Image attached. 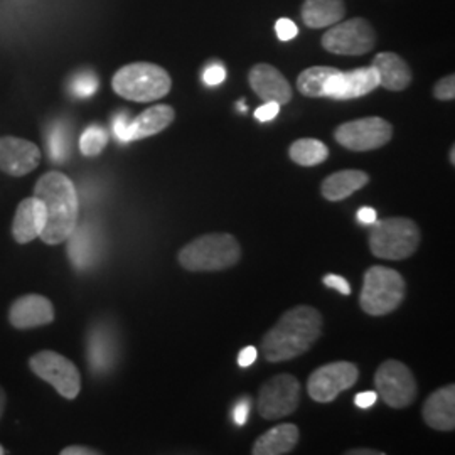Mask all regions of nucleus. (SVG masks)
Instances as JSON below:
<instances>
[{
	"instance_id": "nucleus-1",
	"label": "nucleus",
	"mask_w": 455,
	"mask_h": 455,
	"mask_svg": "<svg viewBox=\"0 0 455 455\" xmlns=\"http://www.w3.org/2000/svg\"><path fill=\"white\" fill-rule=\"evenodd\" d=\"M323 314L310 306L287 310L261 339V353L270 363L306 355L323 336Z\"/></svg>"
},
{
	"instance_id": "nucleus-2",
	"label": "nucleus",
	"mask_w": 455,
	"mask_h": 455,
	"mask_svg": "<svg viewBox=\"0 0 455 455\" xmlns=\"http://www.w3.org/2000/svg\"><path fill=\"white\" fill-rule=\"evenodd\" d=\"M34 196L46 208V225L39 235L46 244H60L78 225V193L75 184L61 172H48L37 180Z\"/></svg>"
},
{
	"instance_id": "nucleus-3",
	"label": "nucleus",
	"mask_w": 455,
	"mask_h": 455,
	"mask_svg": "<svg viewBox=\"0 0 455 455\" xmlns=\"http://www.w3.org/2000/svg\"><path fill=\"white\" fill-rule=\"evenodd\" d=\"M242 259V246L229 233H210L186 244L178 255L180 267L189 272H221Z\"/></svg>"
},
{
	"instance_id": "nucleus-4",
	"label": "nucleus",
	"mask_w": 455,
	"mask_h": 455,
	"mask_svg": "<svg viewBox=\"0 0 455 455\" xmlns=\"http://www.w3.org/2000/svg\"><path fill=\"white\" fill-rule=\"evenodd\" d=\"M373 225L370 250L381 260H407L422 242L420 228L410 218H388L374 221Z\"/></svg>"
},
{
	"instance_id": "nucleus-5",
	"label": "nucleus",
	"mask_w": 455,
	"mask_h": 455,
	"mask_svg": "<svg viewBox=\"0 0 455 455\" xmlns=\"http://www.w3.org/2000/svg\"><path fill=\"white\" fill-rule=\"evenodd\" d=\"M407 295V282L396 270L374 265L366 270L359 295L361 309L368 315H387L402 306Z\"/></svg>"
},
{
	"instance_id": "nucleus-6",
	"label": "nucleus",
	"mask_w": 455,
	"mask_h": 455,
	"mask_svg": "<svg viewBox=\"0 0 455 455\" xmlns=\"http://www.w3.org/2000/svg\"><path fill=\"white\" fill-rule=\"evenodd\" d=\"M118 97L147 103L165 97L171 92V76L161 66L152 63H132L115 73L112 80Z\"/></svg>"
},
{
	"instance_id": "nucleus-7",
	"label": "nucleus",
	"mask_w": 455,
	"mask_h": 455,
	"mask_svg": "<svg viewBox=\"0 0 455 455\" xmlns=\"http://www.w3.org/2000/svg\"><path fill=\"white\" fill-rule=\"evenodd\" d=\"M374 385L381 400L395 410H402L411 405L419 395L415 376L407 364L396 359H388L374 374Z\"/></svg>"
},
{
	"instance_id": "nucleus-8",
	"label": "nucleus",
	"mask_w": 455,
	"mask_h": 455,
	"mask_svg": "<svg viewBox=\"0 0 455 455\" xmlns=\"http://www.w3.org/2000/svg\"><path fill=\"white\" fill-rule=\"evenodd\" d=\"M29 368L66 400H75L82 390V376L75 363L54 351H41L29 359Z\"/></svg>"
},
{
	"instance_id": "nucleus-9",
	"label": "nucleus",
	"mask_w": 455,
	"mask_h": 455,
	"mask_svg": "<svg viewBox=\"0 0 455 455\" xmlns=\"http://www.w3.org/2000/svg\"><path fill=\"white\" fill-rule=\"evenodd\" d=\"M374 46L376 33L373 26L363 17L338 22L323 36V48L339 56H363Z\"/></svg>"
},
{
	"instance_id": "nucleus-10",
	"label": "nucleus",
	"mask_w": 455,
	"mask_h": 455,
	"mask_svg": "<svg viewBox=\"0 0 455 455\" xmlns=\"http://www.w3.org/2000/svg\"><path fill=\"white\" fill-rule=\"evenodd\" d=\"M393 137L390 122L381 116H368L351 120L339 125L334 139L339 146L353 152H368L387 146Z\"/></svg>"
},
{
	"instance_id": "nucleus-11",
	"label": "nucleus",
	"mask_w": 455,
	"mask_h": 455,
	"mask_svg": "<svg viewBox=\"0 0 455 455\" xmlns=\"http://www.w3.org/2000/svg\"><path fill=\"white\" fill-rule=\"evenodd\" d=\"M300 381L292 374H276L259 393V413L267 420H280L299 408Z\"/></svg>"
},
{
	"instance_id": "nucleus-12",
	"label": "nucleus",
	"mask_w": 455,
	"mask_h": 455,
	"mask_svg": "<svg viewBox=\"0 0 455 455\" xmlns=\"http://www.w3.org/2000/svg\"><path fill=\"white\" fill-rule=\"evenodd\" d=\"M358 366L347 361H336L317 368L307 381L309 396L317 403L334 402L342 391L349 390L358 381Z\"/></svg>"
},
{
	"instance_id": "nucleus-13",
	"label": "nucleus",
	"mask_w": 455,
	"mask_h": 455,
	"mask_svg": "<svg viewBox=\"0 0 455 455\" xmlns=\"http://www.w3.org/2000/svg\"><path fill=\"white\" fill-rule=\"evenodd\" d=\"M41 161V150L34 142L19 137H0V171L22 178L33 172Z\"/></svg>"
},
{
	"instance_id": "nucleus-14",
	"label": "nucleus",
	"mask_w": 455,
	"mask_h": 455,
	"mask_svg": "<svg viewBox=\"0 0 455 455\" xmlns=\"http://www.w3.org/2000/svg\"><path fill=\"white\" fill-rule=\"evenodd\" d=\"M248 82L251 90L263 101H275L282 107L291 103L292 100V86L275 66L267 65V63L253 66L250 69Z\"/></svg>"
},
{
	"instance_id": "nucleus-15",
	"label": "nucleus",
	"mask_w": 455,
	"mask_h": 455,
	"mask_svg": "<svg viewBox=\"0 0 455 455\" xmlns=\"http://www.w3.org/2000/svg\"><path fill=\"white\" fill-rule=\"evenodd\" d=\"M52 321L54 307L51 300L37 293L19 297L9 309V323L16 329H34L51 324Z\"/></svg>"
},
{
	"instance_id": "nucleus-16",
	"label": "nucleus",
	"mask_w": 455,
	"mask_h": 455,
	"mask_svg": "<svg viewBox=\"0 0 455 455\" xmlns=\"http://www.w3.org/2000/svg\"><path fill=\"white\" fill-rule=\"evenodd\" d=\"M46 225V208L33 196L24 199L17 206L16 216L12 221V236L19 244L31 243L36 240Z\"/></svg>"
},
{
	"instance_id": "nucleus-17",
	"label": "nucleus",
	"mask_w": 455,
	"mask_h": 455,
	"mask_svg": "<svg viewBox=\"0 0 455 455\" xmlns=\"http://www.w3.org/2000/svg\"><path fill=\"white\" fill-rule=\"evenodd\" d=\"M423 420L440 432H452L455 428V385L434 391L422 410Z\"/></svg>"
},
{
	"instance_id": "nucleus-18",
	"label": "nucleus",
	"mask_w": 455,
	"mask_h": 455,
	"mask_svg": "<svg viewBox=\"0 0 455 455\" xmlns=\"http://www.w3.org/2000/svg\"><path fill=\"white\" fill-rule=\"evenodd\" d=\"M379 86L390 92H403L411 83V69L403 58L395 52H381L373 60Z\"/></svg>"
},
{
	"instance_id": "nucleus-19",
	"label": "nucleus",
	"mask_w": 455,
	"mask_h": 455,
	"mask_svg": "<svg viewBox=\"0 0 455 455\" xmlns=\"http://www.w3.org/2000/svg\"><path fill=\"white\" fill-rule=\"evenodd\" d=\"M300 437L299 427L293 423H280L267 430L253 443V455H285L291 454Z\"/></svg>"
},
{
	"instance_id": "nucleus-20",
	"label": "nucleus",
	"mask_w": 455,
	"mask_h": 455,
	"mask_svg": "<svg viewBox=\"0 0 455 455\" xmlns=\"http://www.w3.org/2000/svg\"><path fill=\"white\" fill-rule=\"evenodd\" d=\"M174 118H176V112L169 105H156L152 108H147L146 112L131 120L129 142L142 140L156 133H161L174 122Z\"/></svg>"
},
{
	"instance_id": "nucleus-21",
	"label": "nucleus",
	"mask_w": 455,
	"mask_h": 455,
	"mask_svg": "<svg viewBox=\"0 0 455 455\" xmlns=\"http://www.w3.org/2000/svg\"><path fill=\"white\" fill-rule=\"evenodd\" d=\"M115 356L116 351L112 331L103 325L92 329L88 339V359L92 371L97 374L107 373L114 366Z\"/></svg>"
},
{
	"instance_id": "nucleus-22",
	"label": "nucleus",
	"mask_w": 455,
	"mask_h": 455,
	"mask_svg": "<svg viewBox=\"0 0 455 455\" xmlns=\"http://www.w3.org/2000/svg\"><path fill=\"white\" fill-rule=\"evenodd\" d=\"M346 14L344 0H306L302 20L310 29H324L341 22Z\"/></svg>"
},
{
	"instance_id": "nucleus-23",
	"label": "nucleus",
	"mask_w": 455,
	"mask_h": 455,
	"mask_svg": "<svg viewBox=\"0 0 455 455\" xmlns=\"http://www.w3.org/2000/svg\"><path fill=\"white\" fill-rule=\"evenodd\" d=\"M370 182V176L364 171L358 169H346L336 174H331L323 182V196L327 201H342L349 196L355 195Z\"/></svg>"
},
{
	"instance_id": "nucleus-24",
	"label": "nucleus",
	"mask_w": 455,
	"mask_h": 455,
	"mask_svg": "<svg viewBox=\"0 0 455 455\" xmlns=\"http://www.w3.org/2000/svg\"><path fill=\"white\" fill-rule=\"evenodd\" d=\"M68 255L78 270H84L97 259V235L90 227H78L69 235Z\"/></svg>"
},
{
	"instance_id": "nucleus-25",
	"label": "nucleus",
	"mask_w": 455,
	"mask_h": 455,
	"mask_svg": "<svg viewBox=\"0 0 455 455\" xmlns=\"http://www.w3.org/2000/svg\"><path fill=\"white\" fill-rule=\"evenodd\" d=\"M379 86V78L373 66L358 68L349 73H342L341 92L338 100H353L371 93Z\"/></svg>"
},
{
	"instance_id": "nucleus-26",
	"label": "nucleus",
	"mask_w": 455,
	"mask_h": 455,
	"mask_svg": "<svg viewBox=\"0 0 455 455\" xmlns=\"http://www.w3.org/2000/svg\"><path fill=\"white\" fill-rule=\"evenodd\" d=\"M332 66H312L304 69L297 78L299 92L307 98H325V88L329 80L338 73Z\"/></svg>"
},
{
	"instance_id": "nucleus-27",
	"label": "nucleus",
	"mask_w": 455,
	"mask_h": 455,
	"mask_svg": "<svg viewBox=\"0 0 455 455\" xmlns=\"http://www.w3.org/2000/svg\"><path fill=\"white\" fill-rule=\"evenodd\" d=\"M289 156L299 165L314 167L327 161L329 148L317 139H299L289 148Z\"/></svg>"
},
{
	"instance_id": "nucleus-28",
	"label": "nucleus",
	"mask_w": 455,
	"mask_h": 455,
	"mask_svg": "<svg viewBox=\"0 0 455 455\" xmlns=\"http://www.w3.org/2000/svg\"><path fill=\"white\" fill-rule=\"evenodd\" d=\"M49 157L54 163H65L69 156V131L63 122L51 125L48 133Z\"/></svg>"
},
{
	"instance_id": "nucleus-29",
	"label": "nucleus",
	"mask_w": 455,
	"mask_h": 455,
	"mask_svg": "<svg viewBox=\"0 0 455 455\" xmlns=\"http://www.w3.org/2000/svg\"><path fill=\"white\" fill-rule=\"evenodd\" d=\"M108 144V133L100 127V125H90L86 131L83 132L80 139V148L83 156L86 157H95L101 154V150Z\"/></svg>"
},
{
	"instance_id": "nucleus-30",
	"label": "nucleus",
	"mask_w": 455,
	"mask_h": 455,
	"mask_svg": "<svg viewBox=\"0 0 455 455\" xmlns=\"http://www.w3.org/2000/svg\"><path fill=\"white\" fill-rule=\"evenodd\" d=\"M98 78L93 71H80L69 82V93L76 98H90L97 93Z\"/></svg>"
},
{
	"instance_id": "nucleus-31",
	"label": "nucleus",
	"mask_w": 455,
	"mask_h": 455,
	"mask_svg": "<svg viewBox=\"0 0 455 455\" xmlns=\"http://www.w3.org/2000/svg\"><path fill=\"white\" fill-rule=\"evenodd\" d=\"M434 97L440 101H452L455 98V76L449 75L434 86Z\"/></svg>"
},
{
	"instance_id": "nucleus-32",
	"label": "nucleus",
	"mask_w": 455,
	"mask_h": 455,
	"mask_svg": "<svg viewBox=\"0 0 455 455\" xmlns=\"http://www.w3.org/2000/svg\"><path fill=\"white\" fill-rule=\"evenodd\" d=\"M275 31L276 36H278V39L280 41H283V43H287V41H291L293 39L297 33H299V29H297V26H295V22L291 20V19H287V17H283V19H278L275 24Z\"/></svg>"
},
{
	"instance_id": "nucleus-33",
	"label": "nucleus",
	"mask_w": 455,
	"mask_h": 455,
	"mask_svg": "<svg viewBox=\"0 0 455 455\" xmlns=\"http://www.w3.org/2000/svg\"><path fill=\"white\" fill-rule=\"evenodd\" d=\"M129 125H131L129 115L118 114L115 116L114 133L120 142H129Z\"/></svg>"
},
{
	"instance_id": "nucleus-34",
	"label": "nucleus",
	"mask_w": 455,
	"mask_h": 455,
	"mask_svg": "<svg viewBox=\"0 0 455 455\" xmlns=\"http://www.w3.org/2000/svg\"><path fill=\"white\" fill-rule=\"evenodd\" d=\"M227 78V71L221 65H212L204 71L203 75V80L208 84V86H216V84H221Z\"/></svg>"
},
{
	"instance_id": "nucleus-35",
	"label": "nucleus",
	"mask_w": 455,
	"mask_h": 455,
	"mask_svg": "<svg viewBox=\"0 0 455 455\" xmlns=\"http://www.w3.org/2000/svg\"><path fill=\"white\" fill-rule=\"evenodd\" d=\"M280 112V105L275 101H265L261 107L257 108L255 112V118L260 120V122H270L274 120L276 115Z\"/></svg>"
},
{
	"instance_id": "nucleus-36",
	"label": "nucleus",
	"mask_w": 455,
	"mask_h": 455,
	"mask_svg": "<svg viewBox=\"0 0 455 455\" xmlns=\"http://www.w3.org/2000/svg\"><path fill=\"white\" fill-rule=\"evenodd\" d=\"M325 287H329V289H336L338 292L342 293V295H349L351 293V287H349V283H347V280L346 278H342L339 275H332V274H329V275L324 276Z\"/></svg>"
},
{
	"instance_id": "nucleus-37",
	"label": "nucleus",
	"mask_w": 455,
	"mask_h": 455,
	"mask_svg": "<svg viewBox=\"0 0 455 455\" xmlns=\"http://www.w3.org/2000/svg\"><path fill=\"white\" fill-rule=\"evenodd\" d=\"M248 413H250V400L244 398V400L236 403L235 411H233V419L238 425H244L248 420Z\"/></svg>"
},
{
	"instance_id": "nucleus-38",
	"label": "nucleus",
	"mask_w": 455,
	"mask_h": 455,
	"mask_svg": "<svg viewBox=\"0 0 455 455\" xmlns=\"http://www.w3.org/2000/svg\"><path fill=\"white\" fill-rule=\"evenodd\" d=\"M257 356H259V353H257V349H255L253 346L243 347V349L240 351V355H238V364H240L242 368H248V366H251V364L255 363Z\"/></svg>"
},
{
	"instance_id": "nucleus-39",
	"label": "nucleus",
	"mask_w": 455,
	"mask_h": 455,
	"mask_svg": "<svg viewBox=\"0 0 455 455\" xmlns=\"http://www.w3.org/2000/svg\"><path fill=\"white\" fill-rule=\"evenodd\" d=\"M376 400H378V393H374V391H363V393L356 395L355 403H356V407L364 410V408L373 407Z\"/></svg>"
},
{
	"instance_id": "nucleus-40",
	"label": "nucleus",
	"mask_w": 455,
	"mask_h": 455,
	"mask_svg": "<svg viewBox=\"0 0 455 455\" xmlns=\"http://www.w3.org/2000/svg\"><path fill=\"white\" fill-rule=\"evenodd\" d=\"M100 452L95 449L84 447V445H71L61 451V455H98Z\"/></svg>"
},
{
	"instance_id": "nucleus-41",
	"label": "nucleus",
	"mask_w": 455,
	"mask_h": 455,
	"mask_svg": "<svg viewBox=\"0 0 455 455\" xmlns=\"http://www.w3.org/2000/svg\"><path fill=\"white\" fill-rule=\"evenodd\" d=\"M358 221L363 225H373L376 221V212L373 208H368V206L361 208L358 212Z\"/></svg>"
},
{
	"instance_id": "nucleus-42",
	"label": "nucleus",
	"mask_w": 455,
	"mask_h": 455,
	"mask_svg": "<svg viewBox=\"0 0 455 455\" xmlns=\"http://www.w3.org/2000/svg\"><path fill=\"white\" fill-rule=\"evenodd\" d=\"M346 455H385V452L371 451V449H351V451H346Z\"/></svg>"
},
{
	"instance_id": "nucleus-43",
	"label": "nucleus",
	"mask_w": 455,
	"mask_h": 455,
	"mask_svg": "<svg viewBox=\"0 0 455 455\" xmlns=\"http://www.w3.org/2000/svg\"><path fill=\"white\" fill-rule=\"evenodd\" d=\"M5 403H7V396H5V391L0 388V419L4 415V410H5Z\"/></svg>"
},
{
	"instance_id": "nucleus-44",
	"label": "nucleus",
	"mask_w": 455,
	"mask_h": 455,
	"mask_svg": "<svg viewBox=\"0 0 455 455\" xmlns=\"http://www.w3.org/2000/svg\"><path fill=\"white\" fill-rule=\"evenodd\" d=\"M451 164H452V165H455V147H452V148H451Z\"/></svg>"
},
{
	"instance_id": "nucleus-45",
	"label": "nucleus",
	"mask_w": 455,
	"mask_h": 455,
	"mask_svg": "<svg viewBox=\"0 0 455 455\" xmlns=\"http://www.w3.org/2000/svg\"><path fill=\"white\" fill-rule=\"evenodd\" d=\"M5 454V449H4V447H2V445H0V455H4Z\"/></svg>"
}]
</instances>
